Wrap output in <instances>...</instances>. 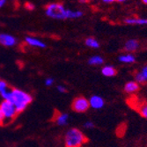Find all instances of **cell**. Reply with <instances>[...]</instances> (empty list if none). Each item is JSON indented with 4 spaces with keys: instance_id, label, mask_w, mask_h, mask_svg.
Here are the masks:
<instances>
[{
    "instance_id": "obj_1",
    "label": "cell",
    "mask_w": 147,
    "mask_h": 147,
    "mask_svg": "<svg viewBox=\"0 0 147 147\" xmlns=\"http://www.w3.org/2000/svg\"><path fill=\"white\" fill-rule=\"evenodd\" d=\"M1 96L4 100L13 104L18 113L24 111L33 100V97L29 93L17 88H13L11 90L7 89L1 93Z\"/></svg>"
},
{
    "instance_id": "obj_2",
    "label": "cell",
    "mask_w": 147,
    "mask_h": 147,
    "mask_svg": "<svg viewBox=\"0 0 147 147\" xmlns=\"http://www.w3.org/2000/svg\"><path fill=\"white\" fill-rule=\"evenodd\" d=\"M87 141L84 133L77 129L71 128L67 130L64 136V146L65 147H82V145Z\"/></svg>"
},
{
    "instance_id": "obj_3",
    "label": "cell",
    "mask_w": 147,
    "mask_h": 147,
    "mask_svg": "<svg viewBox=\"0 0 147 147\" xmlns=\"http://www.w3.org/2000/svg\"><path fill=\"white\" fill-rule=\"evenodd\" d=\"M67 10L61 3H50L45 7L46 15L54 20H67Z\"/></svg>"
},
{
    "instance_id": "obj_4",
    "label": "cell",
    "mask_w": 147,
    "mask_h": 147,
    "mask_svg": "<svg viewBox=\"0 0 147 147\" xmlns=\"http://www.w3.org/2000/svg\"><path fill=\"white\" fill-rule=\"evenodd\" d=\"M0 110H1V112L4 115L5 123H10L11 121H12L18 114L13 104H11V102L6 101V100H3L1 102V104H0Z\"/></svg>"
},
{
    "instance_id": "obj_5",
    "label": "cell",
    "mask_w": 147,
    "mask_h": 147,
    "mask_svg": "<svg viewBox=\"0 0 147 147\" xmlns=\"http://www.w3.org/2000/svg\"><path fill=\"white\" fill-rule=\"evenodd\" d=\"M71 108L77 113H85L90 108L89 101L86 97L83 96L77 97L71 104Z\"/></svg>"
},
{
    "instance_id": "obj_6",
    "label": "cell",
    "mask_w": 147,
    "mask_h": 147,
    "mask_svg": "<svg viewBox=\"0 0 147 147\" xmlns=\"http://www.w3.org/2000/svg\"><path fill=\"white\" fill-rule=\"evenodd\" d=\"M0 44L5 47H13L17 44V39L8 34H0Z\"/></svg>"
},
{
    "instance_id": "obj_7",
    "label": "cell",
    "mask_w": 147,
    "mask_h": 147,
    "mask_svg": "<svg viewBox=\"0 0 147 147\" xmlns=\"http://www.w3.org/2000/svg\"><path fill=\"white\" fill-rule=\"evenodd\" d=\"M88 101H89V107L93 109H100L105 105V101H104L103 98L100 97V95L91 96L90 99L88 100Z\"/></svg>"
},
{
    "instance_id": "obj_8",
    "label": "cell",
    "mask_w": 147,
    "mask_h": 147,
    "mask_svg": "<svg viewBox=\"0 0 147 147\" xmlns=\"http://www.w3.org/2000/svg\"><path fill=\"white\" fill-rule=\"evenodd\" d=\"M25 42L28 45L31 47H34V48H40V49L46 48V44L42 41L33 36H26L25 38Z\"/></svg>"
},
{
    "instance_id": "obj_9",
    "label": "cell",
    "mask_w": 147,
    "mask_h": 147,
    "mask_svg": "<svg viewBox=\"0 0 147 147\" xmlns=\"http://www.w3.org/2000/svg\"><path fill=\"white\" fill-rule=\"evenodd\" d=\"M139 48V42L135 39H129L125 42L123 46V50L126 51L127 53H130L132 54V52L136 51Z\"/></svg>"
},
{
    "instance_id": "obj_10",
    "label": "cell",
    "mask_w": 147,
    "mask_h": 147,
    "mask_svg": "<svg viewBox=\"0 0 147 147\" xmlns=\"http://www.w3.org/2000/svg\"><path fill=\"white\" fill-rule=\"evenodd\" d=\"M55 123L59 126H64L69 122V115L66 113H57L54 117Z\"/></svg>"
},
{
    "instance_id": "obj_11",
    "label": "cell",
    "mask_w": 147,
    "mask_h": 147,
    "mask_svg": "<svg viewBox=\"0 0 147 147\" xmlns=\"http://www.w3.org/2000/svg\"><path fill=\"white\" fill-rule=\"evenodd\" d=\"M124 23L128 25H138V26H146L147 19L144 18H137V17H130L126 18L124 20Z\"/></svg>"
},
{
    "instance_id": "obj_12",
    "label": "cell",
    "mask_w": 147,
    "mask_h": 147,
    "mask_svg": "<svg viewBox=\"0 0 147 147\" xmlns=\"http://www.w3.org/2000/svg\"><path fill=\"white\" fill-rule=\"evenodd\" d=\"M139 90V84H138L135 80L134 81H129L124 86V92L129 94L135 93Z\"/></svg>"
},
{
    "instance_id": "obj_13",
    "label": "cell",
    "mask_w": 147,
    "mask_h": 147,
    "mask_svg": "<svg viewBox=\"0 0 147 147\" xmlns=\"http://www.w3.org/2000/svg\"><path fill=\"white\" fill-rule=\"evenodd\" d=\"M135 81L139 84H144L145 82H147V66H144V67L138 72L136 73L135 75Z\"/></svg>"
},
{
    "instance_id": "obj_14",
    "label": "cell",
    "mask_w": 147,
    "mask_h": 147,
    "mask_svg": "<svg viewBox=\"0 0 147 147\" xmlns=\"http://www.w3.org/2000/svg\"><path fill=\"white\" fill-rule=\"evenodd\" d=\"M101 73L103 76L108 77V78H111L115 76L116 74V70L114 66L112 65H105L101 68Z\"/></svg>"
},
{
    "instance_id": "obj_15",
    "label": "cell",
    "mask_w": 147,
    "mask_h": 147,
    "mask_svg": "<svg viewBox=\"0 0 147 147\" xmlns=\"http://www.w3.org/2000/svg\"><path fill=\"white\" fill-rule=\"evenodd\" d=\"M118 60L123 63H133L136 62V57L133 54L126 53L124 55H121L118 57Z\"/></svg>"
},
{
    "instance_id": "obj_16",
    "label": "cell",
    "mask_w": 147,
    "mask_h": 147,
    "mask_svg": "<svg viewBox=\"0 0 147 147\" xmlns=\"http://www.w3.org/2000/svg\"><path fill=\"white\" fill-rule=\"evenodd\" d=\"M85 44L91 48V49H99L100 48V42L97 39L93 38V37H88L86 39Z\"/></svg>"
},
{
    "instance_id": "obj_17",
    "label": "cell",
    "mask_w": 147,
    "mask_h": 147,
    "mask_svg": "<svg viewBox=\"0 0 147 147\" xmlns=\"http://www.w3.org/2000/svg\"><path fill=\"white\" fill-rule=\"evenodd\" d=\"M83 16V11L79 10H67V20L69 19H78Z\"/></svg>"
},
{
    "instance_id": "obj_18",
    "label": "cell",
    "mask_w": 147,
    "mask_h": 147,
    "mask_svg": "<svg viewBox=\"0 0 147 147\" xmlns=\"http://www.w3.org/2000/svg\"><path fill=\"white\" fill-rule=\"evenodd\" d=\"M103 63H104V59L100 56H93L90 57L88 60V63L90 65H101Z\"/></svg>"
},
{
    "instance_id": "obj_19",
    "label": "cell",
    "mask_w": 147,
    "mask_h": 147,
    "mask_svg": "<svg viewBox=\"0 0 147 147\" xmlns=\"http://www.w3.org/2000/svg\"><path fill=\"white\" fill-rule=\"evenodd\" d=\"M138 112L144 118L147 120V103H143L140 105L138 108Z\"/></svg>"
},
{
    "instance_id": "obj_20",
    "label": "cell",
    "mask_w": 147,
    "mask_h": 147,
    "mask_svg": "<svg viewBox=\"0 0 147 147\" xmlns=\"http://www.w3.org/2000/svg\"><path fill=\"white\" fill-rule=\"evenodd\" d=\"M8 89V85H7V83L5 82V81H4V80H2V79H0V94L3 92H5V91H6Z\"/></svg>"
},
{
    "instance_id": "obj_21",
    "label": "cell",
    "mask_w": 147,
    "mask_h": 147,
    "mask_svg": "<svg viewBox=\"0 0 147 147\" xmlns=\"http://www.w3.org/2000/svg\"><path fill=\"white\" fill-rule=\"evenodd\" d=\"M25 7H26V9H28V10H29V11H34V8H35V5H34L33 3L28 2V3H26Z\"/></svg>"
},
{
    "instance_id": "obj_22",
    "label": "cell",
    "mask_w": 147,
    "mask_h": 147,
    "mask_svg": "<svg viewBox=\"0 0 147 147\" xmlns=\"http://www.w3.org/2000/svg\"><path fill=\"white\" fill-rule=\"evenodd\" d=\"M53 84H54V78H48L45 79V85L47 86H51Z\"/></svg>"
},
{
    "instance_id": "obj_23",
    "label": "cell",
    "mask_w": 147,
    "mask_h": 147,
    "mask_svg": "<svg viewBox=\"0 0 147 147\" xmlns=\"http://www.w3.org/2000/svg\"><path fill=\"white\" fill-rule=\"evenodd\" d=\"M84 127L86 129H92L93 127H94V123L91 121H87L84 123Z\"/></svg>"
},
{
    "instance_id": "obj_24",
    "label": "cell",
    "mask_w": 147,
    "mask_h": 147,
    "mask_svg": "<svg viewBox=\"0 0 147 147\" xmlns=\"http://www.w3.org/2000/svg\"><path fill=\"white\" fill-rule=\"evenodd\" d=\"M57 91H58L59 92H61V93H64V92H67V89H66V87H65L64 86H62V85L57 86Z\"/></svg>"
},
{
    "instance_id": "obj_25",
    "label": "cell",
    "mask_w": 147,
    "mask_h": 147,
    "mask_svg": "<svg viewBox=\"0 0 147 147\" xmlns=\"http://www.w3.org/2000/svg\"><path fill=\"white\" fill-rule=\"evenodd\" d=\"M3 124H5V118L1 110H0V125H3Z\"/></svg>"
},
{
    "instance_id": "obj_26",
    "label": "cell",
    "mask_w": 147,
    "mask_h": 147,
    "mask_svg": "<svg viewBox=\"0 0 147 147\" xmlns=\"http://www.w3.org/2000/svg\"><path fill=\"white\" fill-rule=\"evenodd\" d=\"M6 4V1L5 0H0V9H1L2 7H4Z\"/></svg>"
},
{
    "instance_id": "obj_27",
    "label": "cell",
    "mask_w": 147,
    "mask_h": 147,
    "mask_svg": "<svg viewBox=\"0 0 147 147\" xmlns=\"http://www.w3.org/2000/svg\"><path fill=\"white\" fill-rule=\"evenodd\" d=\"M104 4H112V3H114V2H115V0H103L102 1Z\"/></svg>"
},
{
    "instance_id": "obj_28",
    "label": "cell",
    "mask_w": 147,
    "mask_h": 147,
    "mask_svg": "<svg viewBox=\"0 0 147 147\" xmlns=\"http://www.w3.org/2000/svg\"><path fill=\"white\" fill-rule=\"evenodd\" d=\"M142 3H143V4H144V5H147V0H143Z\"/></svg>"
}]
</instances>
